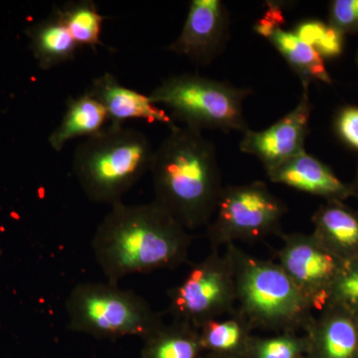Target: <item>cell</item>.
Wrapping results in <instances>:
<instances>
[{"label":"cell","instance_id":"cell-12","mask_svg":"<svg viewBox=\"0 0 358 358\" xmlns=\"http://www.w3.org/2000/svg\"><path fill=\"white\" fill-rule=\"evenodd\" d=\"M310 358H358V324L355 313L327 303L305 329Z\"/></svg>","mask_w":358,"mask_h":358},{"label":"cell","instance_id":"cell-24","mask_svg":"<svg viewBox=\"0 0 358 358\" xmlns=\"http://www.w3.org/2000/svg\"><path fill=\"white\" fill-rule=\"evenodd\" d=\"M327 303L358 310V258L345 263L331 288Z\"/></svg>","mask_w":358,"mask_h":358},{"label":"cell","instance_id":"cell-18","mask_svg":"<svg viewBox=\"0 0 358 358\" xmlns=\"http://www.w3.org/2000/svg\"><path fill=\"white\" fill-rule=\"evenodd\" d=\"M266 39L281 54L294 74L300 78L303 87H308L315 81L329 85L333 83L324 58L312 46L301 41L293 30L289 31L284 27H278Z\"/></svg>","mask_w":358,"mask_h":358},{"label":"cell","instance_id":"cell-14","mask_svg":"<svg viewBox=\"0 0 358 358\" xmlns=\"http://www.w3.org/2000/svg\"><path fill=\"white\" fill-rule=\"evenodd\" d=\"M88 91L102 103L110 124L122 126L127 120H143L150 124L162 122L169 129L176 124L166 110L157 108L150 96L122 86L110 73L96 78Z\"/></svg>","mask_w":358,"mask_h":358},{"label":"cell","instance_id":"cell-31","mask_svg":"<svg viewBox=\"0 0 358 358\" xmlns=\"http://www.w3.org/2000/svg\"><path fill=\"white\" fill-rule=\"evenodd\" d=\"M357 64H358V52H357Z\"/></svg>","mask_w":358,"mask_h":358},{"label":"cell","instance_id":"cell-23","mask_svg":"<svg viewBox=\"0 0 358 358\" xmlns=\"http://www.w3.org/2000/svg\"><path fill=\"white\" fill-rule=\"evenodd\" d=\"M308 352L306 336L296 333L278 334L271 338L250 339L246 357L249 358H298Z\"/></svg>","mask_w":358,"mask_h":358},{"label":"cell","instance_id":"cell-7","mask_svg":"<svg viewBox=\"0 0 358 358\" xmlns=\"http://www.w3.org/2000/svg\"><path fill=\"white\" fill-rule=\"evenodd\" d=\"M286 204L261 181L224 186L215 213L206 226L211 250L237 241H259L282 234Z\"/></svg>","mask_w":358,"mask_h":358},{"label":"cell","instance_id":"cell-11","mask_svg":"<svg viewBox=\"0 0 358 358\" xmlns=\"http://www.w3.org/2000/svg\"><path fill=\"white\" fill-rule=\"evenodd\" d=\"M230 38V17L221 0H192L180 34L167 50L199 65H209Z\"/></svg>","mask_w":358,"mask_h":358},{"label":"cell","instance_id":"cell-26","mask_svg":"<svg viewBox=\"0 0 358 358\" xmlns=\"http://www.w3.org/2000/svg\"><path fill=\"white\" fill-rule=\"evenodd\" d=\"M336 134L348 147L358 150V107L348 106L339 110L334 122Z\"/></svg>","mask_w":358,"mask_h":358},{"label":"cell","instance_id":"cell-25","mask_svg":"<svg viewBox=\"0 0 358 358\" xmlns=\"http://www.w3.org/2000/svg\"><path fill=\"white\" fill-rule=\"evenodd\" d=\"M329 24L343 34L358 33V0H334L329 6Z\"/></svg>","mask_w":358,"mask_h":358},{"label":"cell","instance_id":"cell-13","mask_svg":"<svg viewBox=\"0 0 358 358\" xmlns=\"http://www.w3.org/2000/svg\"><path fill=\"white\" fill-rule=\"evenodd\" d=\"M272 182L289 186L326 201H343L352 197L350 183L341 180L334 171L306 150L267 171Z\"/></svg>","mask_w":358,"mask_h":358},{"label":"cell","instance_id":"cell-4","mask_svg":"<svg viewBox=\"0 0 358 358\" xmlns=\"http://www.w3.org/2000/svg\"><path fill=\"white\" fill-rule=\"evenodd\" d=\"M154 152L141 131L110 124L78 145L73 173L87 199L112 206L150 171Z\"/></svg>","mask_w":358,"mask_h":358},{"label":"cell","instance_id":"cell-5","mask_svg":"<svg viewBox=\"0 0 358 358\" xmlns=\"http://www.w3.org/2000/svg\"><path fill=\"white\" fill-rule=\"evenodd\" d=\"M68 329L96 338H143L164 324L147 300L110 282H79L66 300Z\"/></svg>","mask_w":358,"mask_h":358},{"label":"cell","instance_id":"cell-22","mask_svg":"<svg viewBox=\"0 0 358 358\" xmlns=\"http://www.w3.org/2000/svg\"><path fill=\"white\" fill-rule=\"evenodd\" d=\"M294 34L324 59H334L343 54L345 36L336 28L320 20H306L296 24Z\"/></svg>","mask_w":358,"mask_h":358},{"label":"cell","instance_id":"cell-8","mask_svg":"<svg viewBox=\"0 0 358 358\" xmlns=\"http://www.w3.org/2000/svg\"><path fill=\"white\" fill-rule=\"evenodd\" d=\"M173 320L199 329L210 320L236 312L237 292L229 258L216 250L189 268L182 281L167 292Z\"/></svg>","mask_w":358,"mask_h":358},{"label":"cell","instance_id":"cell-15","mask_svg":"<svg viewBox=\"0 0 358 358\" xmlns=\"http://www.w3.org/2000/svg\"><path fill=\"white\" fill-rule=\"evenodd\" d=\"M312 221V234L331 255L343 263L358 258V211L343 201H326Z\"/></svg>","mask_w":358,"mask_h":358},{"label":"cell","instance_id":"cell-6","mask_svg":"<svg viewBox=\"0 0 358 358\" xmlns=\"http://www.w3.org/2000/svg\"><path fill=\"white\" fill-rule=\"evenodd\" d=\"M251 90L194 74L166 78L150 92L152 102L166 106L185 126L224 133L248 131L244 101Z\"/></svg>","mask_w":358,"mask_h":358},{"label":"cell","instance_id":"cell-28","mask_svg":"<svg viewBox=\"0 0 358 358\" xmlns=\"http://www.w3.org/2000/svg\"><path fill=\"white\" fill-rule=\"evenodd\" d=\"M350 186H352V197H355V199H357L358 201V169L357 176H355L353 182L350 183Z\"/></svg>","mask_w":358,"mask_h":358},{"label":"cell","instance_id":"cell-16","mask_svg":"<svg viewBox=\"0 0 358 358\" xmlns=\"http://www.w3.org/2000/svg\"><path fill=\"white\" fill-rule=\"evenodd\" d=\"M109 121L102 103L90 94L88 90L68 100L62 121L48 138L52 150L61 152L68 141L77 138H91L103 131Z\"/></svg>","mask_w":358,"mask_h":358},{"label":"cell","instance_id":"cell-20","mask_svg":"<svg viewBox=\"0 0 358 358\" xmlns=\"http://www.w3.org/2000/svg\"><path fill=\"white\" fill-rule=\"evenodd\" d=\"M253 327L235 312L210 320L199 327L200 341L204 352L230 358L246 357Z\"/></svg>","mask_w":358,"mask_h":358},{"label":"cell","instance_id":"cell-19","mask_svg":"<svg viewBox=\"0 0 358 358\" xmlns=\"http://www.w3.org/2000/svg\"><path fill=\"white\" fill-rule=\"evenodd\" d=\"M141 339V358H199L205 353L199 329L176 320Z\"/></svg>","mask_w":358,"mask_h":358},{"label":"cell","instance_id":"cell-32","mask_svg":"<svg viewBox=\"0 0 358 358\" xmlns=\"http://www.w3.org/2000/svg\"><path fill=\"white\" fill-rule=\"evenodd\" d=\"M298 358H303V357H298Z\"/></svg>","mask_w":358,"mask_h":358},{"label":"cell","instance_id":"cell-1","mask_svg":"<svg viewBox=\"0 0 358 358\" xmlns=\"http://www.w3.org/2000/svg\"><path fill=\"white\" fill-rule=\"evenodd\" d=\"M192 236L157 201L117 202L92 239L96 263L110 284L136 274L176 268L188 261Z\"/></svg>","mask_w":358,"mask_h":358},{"label":"cell","instance_id":"cell-9","mask_svg":"<svg viewBox=\"0 0 358 358\" xmlns=\"http://www.w3.org/2000/svg\"><path fill=\"white\" fill-rule=\"evenodd\" d=\"M280 236L282 245L277 251V263L313 310L319 312L329 301L331 288L345 263L327 252L312 233H282Z\"/></svg>","mask_w":358,"mask_h":358},{"label":"cell","instance_id":"cell-29","mask_svg":"<svg viewBox=\"0 0 358 358\" xmlns=\"http://www.w3.org/2000/svg\"><path fill=\"white\" fill-rule=\"evenodd\" d=\"M199 358H230V357H221V355H214V353H203V355H201Z\"/></svg>","mask_w":358,"mask_h":358},{"label":"cell","instance_id":"cell-2","mask_svg":"<svg viewBox=\"0 0 358 358\" xmlns=\"http://www.w3.org/2000/svg\"><path fill=\"white\" fill-rule=\"evenodd\" d=\"M150 171L155 201L186 230L208 225L224 186L215 145L201 131L174 124L155 150Z\"/></svg>","mask_w":358,"mask_h":358},{"label":"cell","instance_id":"cell-17","mask_svg":"<svg viewBox=\"0 0 358 358\" xmlns=\"http://www.w3.org/2000/svg\"><path fill=\"white\" fill-rule=\"evenodd\" d=\"M26 35L33 56L44 71L74 60L80 48L54 10L46 20L28 27Z\"/></svg>","mask_w":358,"mask_h":358},{"label":"cell","instance_id":"cell-3","mask_svg":"<svg viewBox=\"0 0 358 358\" xmlns=\"http://www.w3.org/2000/svg\"><path fill=\"white\" fill-rule=\"evenodd\" d=\"M225 254L234 271L236 310L253 329L305 331L315 310L279 264L250 255L235 244L228 245Z\"/></svg>","mask_w":358,"mask_h":358},{"label":"cell","instance_id":"cell-10","mask_svg":"<svg viewBox=\"0 0 358 358\" xmlns=\"http://www.w3.org/2000/svg\"><path fill=\"white\" fill-rule=\"evenodd\" d=\"M312 110L308 87H303L298 105L281 120L263 131L249 129L245 131L240 141V150L260 160L266 173L281 166L306 150Z\"/></svg>","mask_w":358,"mask_h":358},{"label":"cell","instance_id":"cell-21","mask_svg":"<svg viewBox=\"0 0 358 358\" xmlns=\"http://www.w3.org/2000/svg\"><path fill=\"white\" fill-rule=\"evenodd\" d=\"M54 11L80 48L90 47L96 50L98 46H105L101 40V33L106 17L98 10L95 2L91 0L66 2L62 6H54Z\"/></svg>","mask_w":358,"mask_h":358},{"label":"cell","instance_id":"cell-30","mask_svg":"<svg viewBox=\"0 0 358 358\" xmlns=\"http://www.w3.org/2000/svg\"><path fill=\"white\" fill-rule=\"evenodd\" d=\"M355 313V319H357V324H358V310H355V312H352Z\"/></svg>","mask_w":358,"mask_h":358},{"label":"cell","instance_id":"cell-27","mask_svg":"<svg viewBox=\"0 0 358 358\" xmlns=\"http://www.w3.org/2000/svg\"><path fill=\"white\" fill-rule=\"evenodd\" d=\"M286 24L284 13L279 2L268 1L267 10L260 20L254 25V31L266 38L273 30L278 27H284Z\"/></svg>","mask_w":358,"mask_h":358}]
</instances>
